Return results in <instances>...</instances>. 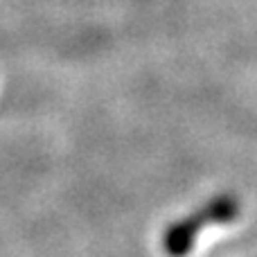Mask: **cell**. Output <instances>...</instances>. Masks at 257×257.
I'll return each mask as SVG.
<instances>
[{
	"mask_svg": "<svg viewBox=\"0 0 257 257\" xmlns=\"http://www.w3.org/2000/svg\"><path fill=\"white\" fill-rule=\"evenodd\" d=\"M239 199L235 194H219L210 203H205L201 210L192 212L190 217L172 223L165 230L163 248L167 257H185L190 255L201 228L214 226V223H230L239 217Z\"/></svg>",
	"mask_w": 257,
	"mask_h": 257,
	"instance_id": "obj_1",
	"label": "cell"
}]
</instances>
